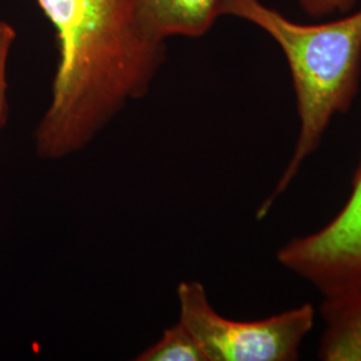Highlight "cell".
<instances>
[{"label":"cell","instance_id":"277c9868","mask_svg":"<svg viewBox=\"0 0 361 361\" xmlns=\"http://www.w3.org/2000/svg\"><path fill=\"white\" fill-rule=\"evenodd\" d=\"M277 261L313 285L323 297L360 286L361 161L341 210L322 229L280 247Z\"/></svg>","mask_w":361,"mask_h":361},{"label":"cell","instance_id":"5b68a950","mask_svg":"<svg viewBox=\"0 0 361 361\" xmlns=\"http://www.w3.org/2000/svg\"><path fill=\"white\" fill-rule=\"evenodd\" d=\"M325 322L317 357L325 361H361V285L348 292L324 297Z\"/></svg>","mask_w":361,"mask_h":361},{"label":"cell","instance_id":"ba28073f","mask_svg":"<svg viewBox=\"0 0 361 361\" xmlns=\"http://www.w3.org/2000/svg\"><path fill=\"white\" fill-rule=\"evenodd\" d=\"M16 32L7 22H0V129L7 121V63Z\"/></svg>","mask_w":361,"mask_h":361},{"label":"cell","instance_id":"6da1fadb","mask_svg":"<svg viewBox=\"0 0 361 361\" xmlns=\"http://www.w3.org/2000/svg\"><path fill=\"white\" fill-rule=\"evenodd\" d=\"M56 31L51 101L34 133L43 159L86 149L126 104L143 98L166 59L138 0H35Z\"/></svg>","mask_w":361,"mask_h":361},{"label":"cell","instance_id":"7a4b0ae2","mask_svg":"<svg viewBox=\"0 0 361 361\" xmlns=\"http://www.w3.org/2000/svg\"><path fill=\"white\" fill-rule=\"evenodd\" d=\"M219 13L256 25L279 43L296 94L298 137L280 180L258 207L262 219L319 147L332 118L352 106L361 75V8L319 25L289 20L259 0H219Z\"/></svg>","mask_w":361,"mask_h":361},{"label":"cell","instance_id":"8992f818","mask_svg":"<svg viewBox=\"0 0 361 361\" xmlns=\"http://www.w3.org/2000/svg\"><path fill=\"white\" fill-rule=\"evenodd\" d=\"M219 0H138L146 28L158 38L205 35L219 18Z\"/></svg>","mask_w":361,"mask_h":361},{"label":"cell","instance_id":"9c48e42d","mask_svg":"<svg viewBox=\"0 0 361 361\" xmlns=\"http://www.w3.org/2000/svg\"><path fill=\"white\" fill-rule=\"evenodd\" d=\"M298 3L312 18H324L335 13H350L357 0H298Z\"/></svg>","mask_w":361,"mask_h":361},{"label":"cell","instance_id":"52a82bcc","mask_svg":"<svg viewBox=\"0 0 361 361\" xmlns=\"http://www.w3.org/2000/svg\"><path fill=\"white\" fill-rule=\"evenodd\" d=\"M137 361H207L192 332L180 323L168 328L152 347L143 350Z\"/></svg>","mask_w":361,"mask_h":361},{"label":"cell","instance_id":"3957f363","mask_svg":"<svg viewBox=\"0 0 361 361\" xmlns=\"http://www.w3.org/2000/svg\"><path fill=\"white\" fill-rule=\"evenodd\" d=\"M180 322L195 337L207 361H295L314 324V308L305 302L262 320L237 322L221 316L200 281L178 285Z\"/></svg>","mask_w":361,"mask_h":361}]
</instances>
